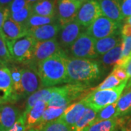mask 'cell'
<instances>
[{
    "mask_svg": "<svg viewBox=\"0 0 131 131\" xmlns=\"http://www.w3.org/2000/svg\"><path fill=\"white\" fill-rule=\"evenodd\" d=\"M68 57L65 51L38 63L37 71L43 88L67 83L66 60Z\"/></svg>",
    "mask_w": 131,
    "mask_h": 131,
    "instance_id": "6da1fadb",
    "label": "cell"
},
{
    "mask_svg": "<svg viewBox=\"0 0 131 131\" xmlns=\"http://www.w3.org/2000/svg\"><path fill=\"white\" fill-rule=\"evenodd\" d=\"M67 83L88 84L99 80L103 71L99 62L92 59L68 57L66 60Z\"/></svg>",
    "mask_w": 131,
    "mask_h": 131,
    "instance_id": "7a4b0ae2",
    "label": "cell"
},
{
    "mask_svg": "<svg viewBox=\"0 0 131 131\" xmlns=\"http://www.w3.org/2000/svg\"><path fill=\"white\" fill-rule=\"evenodd\" d=\"M88 84H68L55 87L47 106L66 108L72 101L82 96L88 90Z\"/></svg>",
    "mask_w": 131,
    "mask_h": 131,
    "instance_id": "3957f363",
    "label": "cell"
},
{
    "mask_svg": "<svg viewBox=\"0 0 131 131\" xmlns=\"http://www.w3.org/2000/svg\"><path fill=\"white\" fill-rule=\"evenodd\" d=\"M127 81L123 82L119 86L114 89L93 90L83 98V101L88 107L98 112L108 105L117 102L126 88Z\"/></svg>",
    "mask_w": 131,
    "mask_h": 131,
    "instance_id": "277c9868",
    "label": "cell"
},
{
    "mask_svg": "<svg viewBox=\"0 0 131 131\" xmlns=\"http://www.w3.org/2000/svg\"><path fill=\"white\" fill-rule=\"evenodd\" d=\"M36 44L37 41L32 37L26 35L8 45L7 47L13 62L18 64H31Z\"/></svg>",
    "mask_w": 131,
    "mask_h": 131,
    "instance_id": "5b68a950",
    "label": "cell"
},
{
    "mask_svg": "<svg viewBox=\"0 0 131 131\" xmlns=\"http://www.w3.org/2000/svg\"><path fill=\"white\" fill-rule=\"evenodd\" d=\"M95 39L84 31L74 43L66 50V52L69 53V57L71 58L94 60L98 57L95 48Z\"/></svg>",
    "mask_w": 131,
    "mask_h": 131,
    "instance_id": "8992f818",
    "label": "cell"
},
{
    "mask_svg": "<svg viewBox=\"0 0 131 131\" xmlns=\"http://www.w3.org/2000/svg\"><path fill=\"white\" fill-rule=\"evenodd\" d=\"M121 27L120 23L115 22L102 15L91 24L88 28H86L85 31L94 39L97 40L119 34Z\"/></svg>",
    "mask_w": 131,
    "mask_h": 131,
    "instance_id": "52a82bcc",
    "label": "cell"
},
{
    "mask_svg": "<svg viewBox=\"0 0 131 131\" xmlns=\"http://www.w3.org/2000/svg\"><path fill=\"white\" fill-rule=\"evenodd\" d=\"M63 52H65V50L60 46L57 38L47 41L37 42L32 62L29 66L37 68L39 63Z\"/></svg>",
    "mask_w": 131,
    "mask_h": 131,
    "instance_id": "ba28073f",
    "label": "cell"
},
{
    "mask_svg": "<svg viewBox=\"0 0 131 131\" xmlns=\"http://www.w3.org/2000/svg\"><path fill=\"white\" fill-rule=\"evenodd\" d=\"M82 4L75 0H56V17L61 27L75 20Z\"/></svg>",
    "mask_w": 131,
    "mask_h": 131,
    "instance_id": "9c48e42d",
    "label": "cell"
},
{
    "mask_svg": "<svg viewBox=\"0 0 131 131\" xmlns=\"http://www.w3.org/2000/svg\"><path fill=\"white\" fill-rule=\"evenodd\" d=\"M102 15V11L98 1L88 0L82 4L75 20L84 28H88Z\"/></svg>",
    "mask_w": 131,
    "mask_h": 131,
    "instance_id": "30bf717a",
    "label": "cell"
},
{
    "mask_svg": "<svg viewBox=\"0 0 131 131\" xmlns=\"http://www.w3.org/2000/svg\"><path fill=\"white\" fill-rule=\"evenodd\" d=\"M42 84L37 68L28 66L23 68L21 81V98L29 96L36 91L42 89Z\"/></svg>",
    "mask_w": 131,
    "mask_h": 131,
    "instance_id": "8fae6325",
    "label": "cell"
},
{
    "mask_svg": "<svg viewBox=\"0 0 131 131\" xmlns=\"http://www.w3.org/2000/svg\"><path fill=\"white\" fill-rule=\"evenodd\" d=\"M84 28L76 20L62 26L57 38L60 46L64 50H67L84 32Z\"/></svg>",
    "mask_w": 131,
    "mask_h": 131,
    "instance_id": "7c38bea8",
    "label": "cell"
},
{
    "mask_svg": "<svg viewBox=\"0 0 131 131\" xmlns=\"http://www.w3.org/2000/svg\"><path fill=\"white\" fill-rule=\"evenodd\" d=\"M0 99L6 104L14 103L19 101L14 92L8 66L0 67Z\"/></svg>",
    "mask_w": 131,
    "mask_h": 131,
    "instance_id": "4fadbf2b",
    "label": "cell"
},
{
    "mask_svg": "<svg viewBox=\"0 0 131 131\" xmlns=\"http://www.w3.org/2000/svg\"><path fill=\"white\" fill-rule=\"evenodd\" d=\"M1 35L8 45L19 38L28 35V29L24 24H18L9 17L2 27Z\"/></svg>",
    "mask_w": 131,
    "mask_h": 131,
    "instance_id": "5bb4252c",
    "label": "cell"
},
{
    "mask_svg": "<svg viewBox=\"0 0 131 131\" xmlns=\"http://www.w3.org/2000/svg\"><path fill=\"white\" fill-rule=\"evenodd\" d=\"M20 108L13 104L0 106V131H7L22 114Z\"/></svg>",
    "mask_w": 131,
    "mask_h": 131,
    "instance_id": "9a60e30c",
    "label": "cell"
},
{
    "mask_svg": "<svg viewBox=\"0 0 131 131\" xmlns=\"http://www.w3.org/2000/svg\"><path fill=\"white\" fill-rule=\"evenodd\" d=\"M61 26L58 23L47 24L28 30V35L32 37L37 42H43L58 38Z\"/></svg>",
    "mask_w": 131,
    "mask_h": 131,
    "instance_id": "2e32d148",
    "label": "cell"
},
{
    "mask_svg": "<svg viewBox=\"0 0 131 131\" xmlns=\"http://www.w3.org/2000/svg\"><path fill=\"white\" fill-rule=\"evenodd\" d=\"M88 107L83 99H82L80 101L71 103L67 106L60 119L72 127L82 117Z\"/></svg>",
    "mask_w": 131,
    "mask_h": 131,
    "instance_id": "e0dca14e",
    "label": "cell"
},
{
    "mask_svg": "<svg viewBox=\"0 0 131 131\" xmlns=\"http://www.w3.org/2000/svg\"><path fill=\"white\" fill-rule=\"evenodd\" d=\"M103 16L117 23L125 19L121 9V0H98Z\"/></svg>",
    "mask_w": 131,
    "mask_h": 131,
    "instance_id": "ac0fdd59",
    "label": "cell"
},
{
    "mask_svg": "<svg viewBox=\"0 0 131 131\" xmlns=\"http://www.w3.org/2000/svg\"><path fill=\"white\" fill-rule=\"evenodd\" d=\"M47 107V103L45 101H39L36 103L34 106L31 108L28 112L24 113L26 114L27 130L34 128L37 125Z\"/></svg>",
    "mask_w": 131,
    "mask_h": 131,
    "instance_id": "d6986e66",
    "label": "cell"
},
{
    "mask_svg": "<svg viewBox=\"0 0 131 131\" xmlns=\"http://www.w3.org/2000/svg\"><path fill=\"white\" fill-rule=\"evenodd\" d=\"M122 43V37L119 34L97 39L95 42V48L98 56H102Z\"/></svg>",
    "mask_w": 131,
    "mask_h": 131,
    "instance_id": "ffe728a7",
    "label": "cell"
},
{
    "mask_svg": "<svg viewBox=\"0 0 131 131\" xmlns=\"http://www.w3.org/2000/svg\"><path fill=\"white\" fill-rule=\"evenodd\" d=\"M33 14L55 17L56 16V1L55 0H41L32 5Z\"/></svg>",
    "mask_w": 131,
    "mask_h": 131,
    "instance_id": "44dd1931",
    "label": "cell"
},
{
    "mask_svg": "<svg viewBox=\"0 0 131 131\" xmlns=\"http://www.w3.org/2000/svg\"><path fill=\"white\" fill-rule=\"evenodd\" d=\"M54 89H55V87L45 88L39 90L35 93L31 94V95H29L26 100V107H25V110L24 112H28L31 110V108L34 106L36 103L39 101H45L46 103H48L50 99L51 98L52 93Z\"/></svg>",
    "mask_w": 131,
    "mask_h": 131,
    "instance_id": "7402d4cb",
    "label": "cell"
},
{
    "mask_svg": "<svg viewBox=\"0 0 131 131\" xmlns=\"http://www.w3.org/2000/svg\"><path fill=\"white\" fill-rule=\"evenodd\" d=\"M122 57V43L101 56L98 61L103 70L114 67Z\"/></svg>",
    "mask_w": 131,
    "mask_h": 131,
    "instance_id": "603a6c76",
    "label": "cell"
},
{
    "mask_svg": "<svg viewBox=\"0 0 131 131\" xmlns=\"http://www.w3.org/2000/svg\"><path fill=\"white\" fill-rule=\"evenodd\" d=\"M97 112L91 108L88 107L84 115L78 122L71 127L73 131H88L90 127L95 123L97 116Z\"/></svg>",
    "mask_w": 131,
    "mask_h": 131,
    "instance_id": "cb8c5ba5",
    "label": "cell"
},
{
    "mask_svg": "<svg viewBox=\"0 0 131 131\" xmlns=\"http://www.w3.org/2000/svg\"><path fill=\"white\" fill-rule=\"evenodd\" d=\"M66 108L56 107V106H47L42 115V119L38 123V125L34 127L35 130L39 131L42 127L47 123L54 121L57 119L60 118L63 114Z\"/></svg>",
    "mask_w": 131,
    "mask_h": 131,
    "instance_id": "d4e9b609",
    "label": "cell"
},
{
    "mask_svg": "<svg viewBox=\"0 0 131 131\" xmlns=\"http://www.w3.org/2000/svg\"><path fill=\"white\" fill-rule=\"evenodd\" d=\"M8 67L11 74L14 92L19 100L20 98H21V81H22L23 67L12 63H10Z\"/></svg>",
    "mask_w": 131,
    "mask_h": 131,
    "instance_id": "484cf974",
    "label": "cell"
},
{
    "mask_svg": "<svg viewBox=\"0 0 131 131\" xmlns=\"http://www.w3.org/2000/svg\"><path fill=\"white\" fill-rule=\"evenodd\" d=\"M56 23H58L56 16L46 17V16H41L38 15L32 14L24 25L28 30L31 28L39 27L47 24H56Z\"/></svg>",
    "mask_w": 131,
    "mask_h": 131,
    "instance_id": "4316f807",
    "label": "cell"
},
{
    "mask_svg": "<svg viewBox=\"0 0 131 131\" xmlns=\"http://www.w3.org/2000/svg\"><path fill=\"white\" fill-rule=\"evenodd\" d=\"M131 108V90H125L117 101V117H124Z\"/></svg>",
    "mask_w": 131,
    "mask_h": 131,
    "instance_id": "83f0119b",
    "label": "cell"
},
{
    "mask_svg": "<svg viewBox=\"0 0 131 131\" xmlns=\"http://www.w3.org/2000/svg\"><path fill=\"white\" fill-rule=\"evenodd\" d=\"M117 125V117L94 123L88 131H114Z\"/></svg>",
    "mask_w": 131,
    "mask_h": 131,
    "instance_id": "f1b7e54d",
    "label": "cell"
},
{
    "mask_svg": "<svg viewBox=\"0 0 131 131\" xmlns=\"http://www.w3.org/2000/svg\"><path fill=\"white\" fill-rule=\"evenodd\" d=\"M131 58V37H122V57L115 66L124 67Z\"/></svg>",
    "mask_w": 131,
    "mask_h": 131,
    "instance_id": "f546056e",
    "label": "cell"
},
{
    "mask_svg": "<svg viewBox=\"0 0 131 131\" xmlns=\"http://www.w3.org/2000/svg\"><path fill=\"white\" fill-rule=\"evenodd\" d=\"M117 102L112 103L111 105H108L106 107L103 108L101 111H99L97 113L96 119L95 120V122L103 121V120H107L112 119L114 117H117Z\"/></svg>",
    "mask_w": 131,
    "mask_h": 131,
    "instance_id": "4dcf8cb0",
    "label": "cell"
},
{
    "mask_svg": "<svg viewBox=\"0 0 131 131\" xmlns=\"http://www.w3.org/2000/svg\"><path fill=\"white\" fill-rule=\"evenodd\" d=\"M32 14V5L28 4L24 9L20 10L19 12L10 13L9 17L18 24H25Z\"/></svg>",
    "mask_w": 131,
    "mask_h": 131,
    "instance_id": "1f68e13d",
    "label": "cell"
},
{
    "mask_svg": "<svg viewBox=\"0 0 131 131\" xmlns=\"http://www.w3.org/2000/svg\"><path fill=\"white\" fill-rule=\"evenodd\" d=\"M39 131H73L71 127L60 118L47 123Z\"/></svg>",
    "mask_w": 131,
    "mask_h": 131,
    "instance_id": "d6a6232c",
    "label": "cell"
},
{
    "mask_svg": "<svg viewBox=\"0 0 131 131\" xmlns=\"http://www.w3.org/2000/svg\"><path fill=\"white\" fill-rule=\"evenodd\" d=\"M122 82L117 79L115 75L113 73H111L107 77L103 80L100 84H98L96 88H95L93 90H109L116 88L119 86Z\"/></svg>",
    "mask_w": 131,
    "mask_h": 131,
    "instance_id": "836d02e7",
    "label": "cell"
},
{
    "mask_svg": "<svg viewBox=\"0 0 131 131\" xmlns=\"http://www.w3.org/2000/svg\"><path fill=\"white\" fill-rule=\"evenodd\" d=\"M0 59H2L7 64L12 63L13 61L10 55L8 47L5 42V39L0 34Z\"/></svg>",
    "mask_w": 131,
    "mask_h": 131,
    "instance_id": "e575fe53",
    "label": "cell"
},
{
    "mask_svg": "<svg viewBox=\"0 0 131 131\" xmlns=\"http://www.w3.org/2000/svg\"><path fill=\"white\" fill-rule=\"evenodd\" d=\"M27 127H26V114L23 112L20 117H19L18 119L16 121L14 125L10 127L7 131H26Z\"/></svg>",
    "mask_w": 131,
    "mask_h": 131,
    "instance_id": "d590c367",
    "label": "cell"
},
{
    "mask_svg": "<svg viewBox=\"0 0 131 131\" xmlns=\"http://www.w3.org/2000/svg\"><path fill=\"white\" fill-rule=\"evenodd\" d=\"M28 4L29 3L26 0H13L8 7L9 12L10 13H15L19 12L20 10L24 9Z\"/></svg>",
    "mask_w": 131,
    "mask_h": 131,
    "instance_id": "8d00e7d4",
    "label": "cell"
},
{
    "mask_svg": "<svg viewBox=\"0 0 131 131\" xmlns=\"http://www.w3.org/2000/svg\"><path fill=\"white\" fill-rule=\"evenodd\" d=\"M112 73H113L115 75V77H117V79H119L122 82L129 80L126 71L125 69V68H123V67L114 66Z\"/></svg>",
    "mask_w": 131,
    "mask_h": 131,
    "instance_id": "74e56055",
    "label": "cell"
},
{
    "mask_svg": "<svg viewBox=\"0 0 131 131\" xmlns=\"http://www.w3.org/2000/svg\"><path fill=\"white\" fill-rule=\"evenodd\" d=\"M10 15V12L8 7H0V34H2V27L5 21Z\"/></svg>",
    "mask_w": 131,
    "mask_h": 131,
    "instance_id": "f35d334b",
    "label": "cell"
},
{
    "mask_svg": "<svg viewBox=\"0 0 131 131\" xmlns=\"http://www.w3.org/2000/svg\"><path fill=\"white\" fill-rule=\"evenodd\" d=\"M121 9L125 18L131 17V0H121Z\"/></svg>",
    "mask_w": 131,
    "mask_h": 131,
    "instance_id": "ab89813d",
    "label": "cell"
},
{
    "mask_svg": "<svg viewBox=\"0 0 131 131\" xmlns=\"http://www.w3.org/2000/svg\"><path fill=\"white\" fill-rule=\"evenodd\" d=\"M120 33L122 37H131V25L129 24H125L122 25L121 29H120Z\"/></svg>",
    "mask_w": 131,
    "mask_h": 131,
    "instance_id": "60d3db41",
    "label": "cell"
},
{
    "mask_svg": "<svg viewBox=\"0 0 131 131\" xmlns=\"http://www.w3.org/2000/svg\"><path fill=\"white\" fill-rule=\"evenodd\" d=\"M123 68H125V69L126 71L127 74V77H128V79L131 78V58L127 61L126 64L124 66Z\"/></svg>",
    "mask_w": 131,
    "mask_h": 131,
    "instance_id": "b9f144b4",
    "label": "cell"
},
{
    "mask_svg": "<svg viewBox=\"0 0 131 131\" xmlns=\"http://www.w3.org/2000/svg\"><path fill=\"white\" fill-rule=\"evenodd\" d=\"M13 0H0V7H9Z\"/></svg>",
    "mask_w": 131,
    "mask_h": 131,
    "instance_id": "7bdbcfd3",
    "label": "cell"
},
{
    "mask_svg": "<svg viewBox=\"0 0 131 131\" xmlns=\"http://www.w3.org/2000/svg\"><path fill=\"white\" fill-rule=\"evenodd\" d=\"M125 90H131V78H130V79L128 80V81H127V83Z\"/></svg>",
    "mask_w": 131,
    "mask_h": 131,
    "instance_id": "ee69618b",
    "label": "cell"
},
{
    "mask_svg": "<svg viewBox=\"0 0 131 131\" xmlns=\"http://www.w3.org/2000/svg\"><path fill=\"white\" fill-rule=\"evenodd\" d=\"M114 131H127L125 128V127H116V129L114 130Z\"/></svg>",
    "mask_w": 131,
    "mask_h": 131,
    "instance_id": "f6af8a7d",
    "label": "cell"
},
{
    "mask_svg": "<svg viewBox=\"0 0 131 131\" xmlns=\"http://www.w3.org/2000/svg\"><path fill=\"white\" fill-rule=\"evenodd\" d=\"M7 63H5V61H3L2 59H0V67H2V66H7Z\"/></svg>",
    "mask_w": 131,
    "mask_h": 131,
    "instance_id": "bcb514c9",
    "label": "cell"
},
{
    "mask_svg": "<svg viewBox=\"0 0 131 131\" xmlns=\"http://www.w3.org/2000/svg\"><path fill=\"white\" fill-rule=\"evenodd\" d=\"M26 1L28 2L29 4L33 5V4H34V3L37 2H39V1H41V0H26Z\"/></svg>",
    "mask_w": 131,
    "mask_h": 131,
    "instance_id": "7dc6e473",
    "label": "cell"
},
{
    "mask_svg": "<svg viewBox=\"0 0 131 131\" xmlns=\"http://www.w3.org/2000/svg\"><path fill=\"white\" fill-rule=\"evenodd\" d=\"M125 20H126L127 24H129L131 25V17H129V18H126Z\"/></svg>",
    "mask_w": 131,
    "mask_h": 131,
    "instance_id": "c3c4849f",
    "label": "cell"
},
{
    "mask_svg": "<svg viewBox=\"0 0 131 131\" xmlns=\"http://www.w3.org/2000/svg\"><path fill=\"white\" fill-rule=\"evenodd\" d=\"M131 115V108L127 112V114L125 115V116H130Z\"/></svg>",
    "mask_w": 131,
    "mask_h": 131,
    "instance_id": "681fc988",
    "label": "cell"
},
{
    "mask_svg": "<svg viewBox=\"0 0 131 131\" xmlns=\"http://www.w3.org/2000/svg\"><path fill=\"white\" fill-rule=\"evenodd\" d=\"M75 1H77V2H80L81 3H84L86 1H88V0H75Z\"/></svg>",
    "mask_w": 131,
    "mask_h": 131,
    "instance_id": "f907efd6",
    "label": "cell"
},
{
    "mask_svg": "<svg viewBox=\"0 0 131 131\" xmlns=\"http://www.w3.org/2000/svg\"><path fill=\"white\" fill-rule=\"evenodd\" d=\"M26 131H37V130H35L34 128H31V129H28V130H27Z\"/></svg>",
    "mask_w": 131,
    "mask_h": 131,
    "instance_id": "816d5d0a",
    "label": "cell"
},
{
    "mask_svg": "<svg viewBox=\"0 0 131 131\" xmlns=\"http://www.w3.org/2000/svg\"><path fill=\"white\" fill-rule=\"evenodd\" d=\"M4 104H5V103H4V102H3V101L1 100V99H0V106H2V105H4Z\"/></svg>",
    "mask_w": 131,
    "mask_h": 131,
    "instance_id": "f5cc1de1",
    "label": "cell"
},
{
    "mask_svg": "<svg viewBox=\"0 0 131 131\" xmlns=\"http://www.w3.org/2000/svg\"><path fill=\"white\" fill-rule=\"evenodd\" d=\"M95 1H98V0H95Z\"/></svg>",
    "mask_w": 131,
    "mask_h": 131,
    "instance_id": "db71d44e",
    "label": "cell"
}]
</instances>
